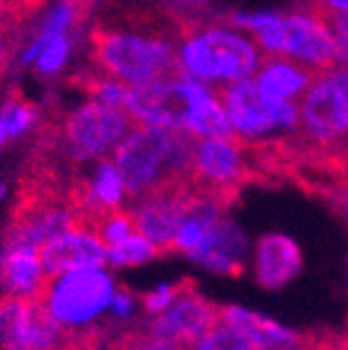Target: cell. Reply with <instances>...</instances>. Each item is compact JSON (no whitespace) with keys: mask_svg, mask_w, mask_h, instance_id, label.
<instances>
[{"mask_svg":"<svg viewBox=\"0 0 348 350\" xmlns=\"http://www.w3.org/2000/svg\"><path fill=\"white\" fill-rule=\"evenodd\" d=\"M197 137L188 129L142 124L112 153L122 190L132 202H142L153 190L188 173Z\"/></svg>","mask_w":348,"mask_h":350,"instance_id":"1","label":"cell"},{"mask_svg":"<svg viewBox=\"0 0 348 350\" xmlns=\"http://www.w3.org/2000/svg\"><path fill=\"white\" fill-rule=\"evenodd\" d=\"M88 44L98 73L114 81L132 85L190 81L169 37H144L98 22L90 29Z\"/></svg>","mask_w":348,"mask_h":350,"instance_id":"2","label":"cell"},{"mask_svg":"<svg viewBox=\"0 0 348 350\" xmlns=\"http://www.w3.org/2000/svg\"><path fill=\"white\" fill-rule=\"evenodd\" d=\"M299 156H338L348 148V66L321 68L299 98Z\"/></svg>","mask_w":348,"mask_h":350,"instance_id":"3","label":"cell"},{"mask_svg":"<svg viewBox=\"0 0 348 350\" xmlns=\"http://www.w3.org/2000/svg\"><path fill=\"white\" fill-rule=\"evenodd\" d=\"M108 328L64 326L37 299H0V348L5 350H103Z\"/></svg>","mask_w":348,"mask_h":350,"instance_id":"4","label":"cell"},{"mask_svg":"<svg viewBox=\"0 0 348 350\" xmlns=\"http://www.w3.org/2000/svg\"><path fill=\"white\" fill-rule=\"evenodd\" d=\"M234 25L253 32L266 54L293 59L314 68L336 66V44L324 22L310 15H234Z\"/></svg>","mask_w":348,"mask_h":350,"instance_id":"5","label":"cell"},{"mask_svg":"<svg viewBox=\"0 0 348 350\" xmlns=\"http://www.w3.org/2000/svg\"><path fill=\"white\" fill-rule=\"evenodd\" d=\"M268 61V54L246 37L227 29L192 32L185 39L180 64L185 73L200 81L241 83L256 76Z\"/></svg>","mask_w":348,"mask_h":350,"instance_id":"6","label":"cell"},{"mask_svg":"<svg viewBox=\"0 0 348 350\" xmlns=\"http://www.w3.org/2000/svg\"><path fill=\"white\" fill-rule=\"evenodd\" d=\"M59 139V151L69 168L88 159H103L105 153L117 148L139 122L127 109H114L100 103H88L66 117H51Z\"/></svg>","mask_w":348,"mask_h":350,"instance_id":"7","label":"cell"},{"mask_svg":"<svg viewBox=\"0 0 348 350\" xmlns=\"http://www.w3.org/2000/svg\"><path fill=\"white\" fill-rule=\"evenodd\" d=\"M217 95L222 98L229 122L241 142L266 144L271 131H290L293 137H297V103L268 100L258 90L253 78L241 83H227V85L217 88Z\"/></svg>","mask_w":348,"mask_h":350,"instance_id":"8","label":"cell"},{"mask_svg":"<svg viewBox=\"0 0 348 350\" xmlns=\"http://www.w3.org/2000/svg\"><path fill=\"white\" fill-rule=\"evenodd\" d=\"M114 284L100 268H83L61 275H47L42 290L34 297L64 326H76L98 317L112 301Z\"/></svg>","mask_w":348,"mask_h":350,"instance_id":"9","label":"cell"},{"mask_svg":"<svg viewBox=\"0 0 348 350\" xmlns=\"http://www.w3.org/2000/svg\"><path fill=\"white\" fill-rule=\"evenodd\" d=\"M207 88L197 85L192 81L134 85L129 90V100H127V112L139 124L166 126V129H185L197 98Z\"/></svg>","mask_w":348,"mask_h":350,"instance_id":"10","label":"cell"},{"mask_svg":"<svg viewBox=\"0 0 348 350\" xmlns=\"http://www.w3.org/2000/svg\"><path fill=\"white\" fill-rule=\"evenodd\" d=\"M222 319V306L212 304L197 292V282L190 278L183 280V292L178 299L147 323V331L156 338L171 340L190 348L200 336H205Z\"/></svg>","mask_w":348,"mask_h":350,"instance_id":"11","label":"cell"},{"mask_svg":"<svg viewBox=\"0 0 348 350\" xmlns=\"http://www.w3.org/2000/svg\"><path fill=\"white\" fill-rule=\"evenodd\" d=\"M44 273L61 275L83 268H100L108 260V246L98 236L81 234V231H66L54 236L39 248Z\"/></svg>","mask_w":348,"mask_h":350,"instance_id":"12","label":"cell"},{"mask_svg":"<svg viewBox=\"0 0 348 350\" xmlns=\"http://www.w3.org/2000/svg\"><path fill=\"white\" fill-rule=\"evenodd\" d=\"M321 68L314 66L299 64L293 59H280V56H271L263 64V68L256 73V85L268 100L275 103H299V98L307 93V88L314 83Z\"/></svg>","mask_w":348,"mask_h":350,"instance_id":"13","label":"cell"},{"mask_svg":"<svg viewBox=\"0 0 348 350\" xmlns=\"http://www.w3.org/2000/svg\"><path fill=\"white\" fill-rule=\"evenodd\" d=\"M44 273L39 248L32 246H3L0 251V284L5 297L34 299L42 290Z\"/></svg>","mask_w":348,"mask_h":350,"instance_id":"14","label":"cell"},{"mask_svg":"<svg viewBox=\"0 0 348 350\" xmlns=\"http://www.w3.org/2000/svg\"><path fill=\"white\" fill-rule=\"evenodd\" d=\"M302 270V256L293 239L280 234L263 236L256 246V278L266 290H280Z\"/></svg>","mask_w":348,"mask_h":350,"instance_id":"15","label":"cell"},{"mask_svg":"<svg viewBox=\"0 0 348 350\" xmlns=\"http://www.w3.org/2000/svg\"><path fill=\"white\" fill-rule=\"evenodd\" d=\"M222 321L246 336L251 343H256L261 350H299L305 343V334L288 331L273 323L271 319L251 314L239 306H222Z\"/></svg>","mask_w":348,"mask_h":350,"instance_id":"16","label":"cell"},{"mask_svg":"<svg viewBox=\"0 0 348 350\" xmlns=\"http://www.w3.org/2000/svg\"><path fill=\"white\" fill-rule=\"evenodd\" d=\"M244 253H246V239L239 229L227 219H219L212 231V239L207 248L200 253L197 260L205 262L207 268L214 273L224 275H241L244 273Z\"/></svg>","mask_w":348,"mask_h":350,"instance_id":"17","label":"cell"},{"mask_svg":"<svg viewBox=\"0 0 348 350\" xmlns=\"http://www.w3.org/2000/svg\"><path fill=\"white\" fill-rule=\"evenodd\" d=\"M185 129L197 139H224V142L239 139L234 126H232V122H229L227 109L214 100V93H210V90H205V93L197 98L195 107H192L190 117H188Z\"/></svg>","mask_w":348,"mask_h":350,"instance_id":"18","label":"cell"},{"mask_svg":"<svg viewBox=\"0 0 348 350\" xmlns=\"http://www.w3.org/2000/svg\"><path fill=\"white\" fill-rule=\"evenodd\" d=\"M69 83L81 88L83 93L90 95V98H95V103L114 109H127L132 88L125 85L122 81H114V78H108L103 73H76Z\"/></svg>","mask_w":348,"mask_h":350,"instance_id":"19","label":"cell"},{"mask_svg":"<svg viewBox=\"0 0 348 350\" xmlns=\"http://www.w3.org/2000/svg\"><path fill=\"white\" fill-rule=\"evenodd\" d=\"M37 120V107L22 98V93H12L0 109V146L10 137H17Z\"/></svg>","mask_w":348,"mask_h":350,"instance_id":"20","label":"cell"},{"mask_svg":"<svg viewBox=\"0 0 348 350\" xmlns=\"http://www.w3.org/2000/svg\"><path fill=\"white\" fill-rule=\"evenodd\" d=\"M188 350H261L256 343H251L246 336H241L239 331H234L232 326L219 319L205 336L195 340Z\"/></svg>","mask_w":348,"mask_h":350,"instance_id":"21","label":"cell"},{"mask_svg":"<svg viewBox=\"0 0 348 350\" xmlns=\"http://www.w3.org/2000/svg\"><path fill=\"white\" fill-rule=\"evenodd\" d=\"M66 56H69V39L59 34L51 39H34L25 61H37V71L54 73L64 66Z\"/></svg>","mask_w":348,"mask_h":350,"instance_id":"22","label":"cell"},{"mask_svg":"<svg viewBox=\"0 0 348 350\" xmlns=\"http://www.w3.org/2000/svg\"><path fill=\"white\" fill-rule=\"evenodd\" d=\"M156 256H158L156 246L149 243V241L139 234L122 241L117 246L108 248V260L112 262V265H139V262L151 260V258H156Z\"/></svg>","mask_w":348,"mask_h":350,"instance_id":"23","label":"cell"},{"mask_svg":"<svg viewBox=\"0 0 348 350\" xmlns=\"http://www.w3.org/2000/svg\"><path fill=\"white\" fill-rule=\"evenodd\" d=\"M92 190H95V195H98V200L105 207H110V209L120 207V200H122V195H125V190H122V180H120V175H117V168H114L110 159L100 161L98 175H95V180H92Z\"/></svg>","mask_w":348,"mask_h":350,"instance_id":"24","label":"cell"},{"mask_svg":"<svg viewBox=\"0 0 348 350\" xmlns=\"http://www.w3.org/2000/svg\"><path fill=\"white\" fill-rule=\"evenodd\" d=\"M180 292H183V280H180V282H175V284H169V287H161V290L149 292V295H142L139 299H142V304H144V309H147V312L161 314L164 309H169V306L178 299Z\"/></svg>","mask_w":348,"mask_h":350,"instance_id":"25","label":"cell"},{"mask_svg":"<svg viewBox=\"0 0 348 350\" xmlns=\"http://www.w3.org/2000/svg\"><path fill=\"white\" fill-rule=\"evenodd\" d=\"M310 17L324 20L332 15H348V0H302Z\"/></svg>","mask_w":348,"mask_h":350,"instance_id":"26","label":"cell"},{"mask_svg":"<svg viewBox=\"0 0 348 350\" xmlns=\"http://www.w3.org/2000/svg\"><path fill=\"white\" fill-rule=\"evenodd\" d=\"M307 168L314 173H334V170H348V148L338 156H316L307 163Z\"/></svg>","mask_w":348,"mask_h":350,"instance_id":"27","label":"cell"},{"mask_svg":"<svg viewBox=\"0 0 348 350\" xmlns=\"http://www.w3.org/2000/svg\"><path fill=\"white\" fill-rule=\"evenodd\" d=\"M44 3H47V0H12V17L22 25V22L27 20V17H32Z\"/></svg>","mask_w":348,"mask_h":350,"instance_id":"28","label":"cell"},{"mask_svg":"<svg viewBox=\"0 0 348 350\" xmlns=\"http://www.w3.org/2000/svg\"><path fill=\"white\" fill-rule=\"evenodd\" d=\"M112 304L120 314H127L132 309V304H134V295H132L127 287H120V290H117V295L112 297Z\"/></svg>","mask_w":348,"mask_h":350,"instance_id":"29","label":"cell"},{"mask_svg":"<svg viewBox=\"0 0 348 350\" xmlns=\"http://www.w3.org/2000/svg\"><path fill=\"white\" fill-rule=\"evenodd\" d=\"M103 350H134V348H132V343H129V338H127L125 331H120V334L114 336L110 343H105Z\"/></svg>","mask_w":348,"mask_h":350,"instance_id":"30","label":"cell"},{"mask_svg":"<svg viewBox=\"0 0 348 350\" xmlns=\"http://www.w3.org/2000/svg\"><path fill=\"white\" fill-rule=\"evenodd\" d=\"M324 197H327L329 202L336 204L341 212H346V217H348V195H346V192H327Z\"/></svg>","mask_w":348,"mask_h":350,"instance_id":"31","label":"cell"},{"mask_svg":"<svg viewBox=\"0 0 348 350\" xmlns=\"http://www.w3.org/2000/svg\"><path fill=\"white\" fill-rule=\"evenodd\" d=\"M338 350H348V336H343V338H341V345H338Z\"/></svg>","mask_w":348,"mask_h":350,"instance_id":"32","label":"cell"},{"mask_svg":"<svg viewBox=\"0 0 348 350\" xmlns=\"http://www.w3.org/2000/svg\"><path fill=\"white\" fill-rule=\"evenodd\" d=\"M3 192H5V187H3V185H0V197H3Z\"/></svg>","mask_w":348,"mask_h":350,"instance_id":"33","label":"cell"},{"mask_svg":"<svg viewBox=\"0 0 348 350\" xmlns=\"http://www.w3.org/2000/svg\"><path fill=\"white\" fill-rule=\"evenodd\" d=\"M190 3H200V0H190Z\"/></svg>","mask_w":348,"mask_h":350,"instance_id":"34","label":"cell"},{"mask_svg":"<svg viewBox=\"0 0 348 350\" xmlns=\"http://www.w3.org/2000/svg\"><path fill=\"white\" fill-rule=\"evenodd\" d=\"M299 350H302V348H299Z\"/></svg>","mask_w":348,"mask_h":350,"instance_id":"35","label":"cell"}]
</instances>
